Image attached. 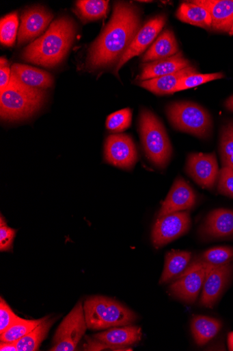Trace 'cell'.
Listing matches in <instances>:
<instances>
[{
    "label": "cell",
    "instance_id": "d4e9b609",
    "mask_svg": "<svg viewBox=\"0 0 233 351\" xmlns=\"http://www.w3.org/2000/svg\"><path fill=\"white\" fill-rule=\"evenodd\" d=\"M191 259V253L187 251L173 250L166 254L160 283L168 282L181 274L188 267Z\"/></svg>",
    "mask_w": 233,
    "mask_h": 351
},
{
    "label": "cell",
    "instance_id": "d590c367",
    "mask_svg": "<svg viewBox=\"0 0 233 351\" xmlns=\"http://www.w3.org/2000/svg\"><path fill=\"white\" fill-rule=\"evenodd\" d=\"M18 316L12 311L6 301L0 299V335L5 332L18 319Z\"/></svg>",
    "mask_w": 233,
    "mask_h": 351
},
{
    "label": "cell",
    "instance_id": "1f68e13d",
    "mask_svg": "<svg viewBox=\"0 0 233 351\" xmlns=\"http://www.w3.org/2000/svg\"><path fill=\"white\" fill-rule=\"evenodd\" d=\"M132 120V112L125 108L109 115L107 120V130L113 133L124 132L130 127Z\"/></svg>",
    "mask_w": 233,
    "mask_h": 351
},
{
    "label": "cell",
    "instance_id": "7402d4cb",
    "mask_svg": "<svg viewBox=\"0 0 233 351\" xmlns=\"http://www.w3.org/2000/svg\"><path fill=\"white\" fill-rule=\"evenodd\" d=\"M221 328L220 321L208 316L194 315L191 322L192 335L199 346H204L214 339Z\"/></svg>",
    "mask_w": 233,
    "mask_h": 351
},
{
    "label": "cell",
    "instance_id": "cb8c5ba5",
    "mask_svg": "<svg viewBox=\"0 0 233 351\" xmlns=\"http://www.w3.org/2000/svg\"><path fill=\"white\" fill-rule=\"evenodd\" d=\"M12 72L23 83L32 88L45 90L54 83L53 77L49 73L22 64H14Z\"/></svg>",
    "mask_w": 233,
    "mask_h": 351
},
{
    "label": "cell",
    "instance_id": "484cf974",
    "mask_svg": "<svg viewBox=\"0 0 233 351\" xmlns=\"http://www.w3.org/2000/svg\"><path fill=\"white\" fill-rule=\"evenodd\" d=\"M176 16L181 21L192 25L206 29L212 27V18L210 13L203 7L192 1L182 3Z\"/></svg>",
    "mask_w": 233,
    "mask_h": 351
},
{
    "label": "cell",
    "instance_id": "9c48e42d",
    "mask_svg": "<svg viewBox=\"0 0 233 351\" xmlns=\"http://www.w3.org/2000/svg\"><path fill=\"white\" fill-rule=\"evenodd\" d=\"M105 160L118 168L130 171L138 162V152L134 141L128 135L109 136L105 143Z\"/></svg>",
    "mask_w": 233,
    "mask_h": 351
},
{
    "label": "cell",
    "instance_id": "8fae6325",
    "mask_svg": "<svg viewBox=\"0 0 233 351\" xmlns=\"http://www.w3.org/2000/svg\"><path fill=\"white\" fill-rule=\"evenodd\" d=\"M205 267L206 278L200 303L204 306L213 308L231 277L233 263Z\"/></svg>",
    "mask_w": 233,
    "mask_h": 351
},
{
    "label": "cell",
    "instance_id": "d6986e66",
    "mask_svg": "<svg viewBox=\"0 0 233 351\" xmlns=\"http://www.w3.org/2000/svg\"><path fill=\"white\" fill-rule=\"evenodd\" d=\"M142 336L141 329L137 326H126L114 328L95 335L94 338L113 348L114 350H132L128 346L138 343Z\"/></svg>",
    "mask_w": 233,
    "mask_h": 351
},
{
    "label": "cell",
    "instance_id": "74e56055",
    "mask_svg": "<svg viewBox=\"0 0 233 351\" xmlns=\"http://www.w3.org/2000/svg\"><path fill=\"white\" fill-rule=\"evenodd\" d=\"M0 350L1 351H18L16 343L15 342L1 341L0 344Z\"/></svg>",
    "mask_w": 233,
    "mask_h": 351
},
{
    "label": "cell",
    "instance_id": "ffe728a7",
    "mask_svg": "<svg viewBox=\"0 0 233 351\" xmlns=\"http://www.w3.org/2000/svg\"><path fill=\"white\" fill-rule=\"evenodd\" d=\"M232 247L220 246L213 247L204 252L201 256L197 258L181 274L175 278V279L206 266H221L232 263Z\"/></svg>",
    "mask_w": 233,
    "mask_h": 351
},
{
    "label": "cell",
    "instance_id": "603a6c76",
    "mask_svg": "<svg viewBox=\"0 0 233 351\" xmlns=\"http://www.w3.org/2000/svg\"><path fill=\"white\" fill-rule=\"evenodd\" d=\"M178 52V44L174 32L165 29L146 53L143 61L153 62L174 56Z\"/></svg>",
    "mask_w": 233,
    "mask_h": 351
},
{
    "label": "cell",
    "instance_id": "f1b7e54d",
    "mask_svg": "<svg viewBox=\"0 0 233 351\" xmlns=\"http://www.w3.org/2000/svg\"><path fill=\"white\" fill-rule=\"evenodd\" d=\"M109 5V1L105 0H81L77 3V9L83 19L94 21L107 14Z\"/></svg>",
    "mask_w": 233,
    "mask_h": 351
},
{
    "label": "cell",
    "instance_id": "5b68a950",
    "mask_svg": "<svg viewBox=\"0 0 233 351\" xmlns=\"http://www.w3.org/2000/svg\"><path fill=\"white\" fill-rule=\"evenodd\" d=\"M139 131L146 156L159 169L168 166L173 149L165 128L151 111L142 110L139 119Z\"/></svg>",
    "mask_w": 233,
    "mask_h": 351
},
{
    "label": "cell",
    "instance_id": "8d00e7d4",
    "mask_svg": "<svg viewBox=\"0 0 233 351\" xmlns=\"http://www.w3.org/2000/svg\"><path fill=\"white\" fill-rule=\"evenodd\" d=\"M12 69H10L8 60L2 57L0 59V91L4 90L10 82Z\"/></svg>",
    "mask_w": 233,
    "mask_h": 351
},
{
    "label": "cell",
    "instance_id": "2e32d148",
    "mask_svg": "<svg viewBox=\"0 0 233 351\" xmlns=\"http://www.w3.org/2000/svg\"><path fill=\"white\" fill-rule=\"evenodd\" d=\"M206 267H203L176 279L170 286V291L175 297L187 303H193L204 287Z\"/></svg>",
    "mask_w": 233,
    "mask_h": 351
},
{
    "label": "cell",
    "instance_id": "ba28073f",
    "mask_svg": "<svg viewBox=\"0 0 233 351\" xmlns=\"http://www.w3.org/2000/svg\"><path fill=\"white\" fill-rule=\"evenodd\" d=\"M191 227L188 212H177L157 219L152 232L154 245L161 247L185 234Z\"/></svg>",
    "mask_w": 233,
    "mask_h": 351
},
{
    "label": "cell",
    "instance_id": "8992f818",
    "mask_svg": "<svg viewBox=\"0 0 233 351\" xmlns=\"http://www.w3.org/2000/svg\"><path fill=\"white\" fill-rule=\"evenodd\" d=\"M166 113L178 131L200 138H207L212 133V117L201 106L190 102L174 103L167 107Z\"/></svg>",
    "mask_w": 233,
    "mask_h": 351
},
{
    "label": "cell",
    "instance_id": "4316f807",
    "mask_svg": "<svg viewBox=\"0 0 233 351\" xmlns=\"http://www.w3.org/2000/svg\"><path fill=\"white\" fill-rule=\"evenodd\" d=\"M54 322L55 318L49 319L47 317L37 328L16 343L18 351L38 350Z\"/></svg>",
    "mask_w": 233,
    "mask_h": 351
},
{
    "label": "cell",
    "instance_id": "7a4b0ae2",
    "mask_svg": "<svg viewBox=\"0 0 233 351\" xmlns=\"http://www.w3.org/2000/svg\"><path fill=\"white\" fill-rule=\"evenodd\" d=\"M75 34V25L71 19L58 18L51 23L44 36L24 49L22 58L43 67H55L68 54Z\"/></svg>",
    "mask_w": 233,
    "mask_h": 351
},
{
    "label": "cell",
    "instance_id": "f35d334b",
    "mask_svg": "<svg viewBox=\"0 0 233 351\" xmlns=\"http://www.w3.org/2000/svg\"><path fill=\"white\" fill-rule=\"evenodd\" d=\"M225 108L230 111L233 112V95L230 97L225 103Z\"/></svg>",
    "mask_w": 233,
    "mask_h": 351
},
{
    "label": "cell",
    "instance_id": "d6a6232c",
    "mask_svg": "<svg viewBox=\"0 0 233 351\" xmlns=\"http://www.w3.org/2000/svg\"><path fill=\"white\" fill-rule=\"evenodd\" d=\"M224 77L222 73L213 74H195L182 78L178 84L176 92L192 88L208 82Z\"/></svg>",
    "mask_w": 233,
    "mask_h": 351
},
{
    "label": "cell",
    "instance_id": "4dcf8cb0",
    "mask_svg": "<svg viewBox=\"0 0 233 351\" xmlns=\"http://www.w3.org/2000/svg\"><path fill=\"white\" fill-rule=\"evenodd\" d=\"M18 27L17 13L7 15L0 21V41L6 47H12L16 41Z\"/></svg>",
    "mask_w": 233,
    "mask_h": 351
},
{
    "label": "cell",
    "instance_id": "60d3db41",
    "mask_svg": "<svg viewBox=\"0 0 233 351\" xmlns=\"http://www.w3.org/2000/svg\"><path fill=\"white\" fill-rule=\"evenodd\" d=\"M229 34H230V36H233V25L229 31Z\"/></svg>",
    "mask_w": 233,
    "mask_h": 351
},
{
    "label": "cell",
    "instance_id": "3957f363",
    "mask_svg": "<svg viewBox=\"0 0 233 351\" xmlns=\"http://www.w3.org/2000/svg\"><path fill=\"white\" fill-rule=\"evenodd\" d=\"M45 99V90L25 84L12 72L9 85L0 94V114L9 121L28 118L40 109Z\"/></svg>",
    "mask_w": 233,
    "mask_h": 351
},
{
    "label": "cell",
    "instance_id": "5bb4252c",
    "mask_svg": "<svg viewBox=\"0 0 233 351\" xmlns=\"http://www.w3.org/2000/svg\"><path fill=\"white\" fill-rule=\"evenodd\" d=\"M53 18V15L43 8H32L25 11L18 30V45H23L40 36Z\"/></svg>",
    "mask_w": 233,
    "mask_h": 351
},
{
    "label": "cell",
    "instance_id": "ac0fdd59",
    "mask_svg": "<svg viewBox=\"0 0 233 351\" xmlns=\"http://www.w3.org/2000/svg\"><path fill=\"white\" fill-rule=\"evenodd\" d=\"M189 66V61L178 52L174 56L145 64L138 80L142 82L174 74Z\"/></svg>",
    "mask_w": 233,
    "mask_h": 351
},
{
    "label": "cell",
    "instance_id": "836d02e7",
    "mask_svg": "<svg viewBox=\"0 0 233 351\" xmlns=\"http://www.w3.org/2000/svg\"><path fill=\"white\" fill-rule=\"evenodd\" d=\"M218 193L233 199V171L227 167L220 170L217 181Z\"/></svg>",
    "mask_w": 233,
    "mask_h": 351
},
{
    "label": "cell",
    "instance_id": "52a82bcc",
    "mask_svg": "<svg viewBox=\"0 0 233 351\" xmlns=\"http://www.w3.org/2000/svg\"><path fill=\"white\" fill-rule=\"evenodd\" d=\"M87 328L84 307L79 302L59 325L50 350H75Z\"/></svg>",
    "mask_w": 233,
    "mask_h": 351
},
{
    "label": "cell",
    "instance_id": "44dd1931",
    "mask_svg": "<svg viewBox=\"0 0 233 351\" xmlns=\"http://www.w3.org/2000/svg\"><path fill=\"white\" fill-rule=\"evenodd\" d=\"M197 70L189 66L176 73L139 82V86L156 95H167L176 92L180 81L186 77L197 74Z\"/></svg>",
    "mask_w": 233,
    "mask_h": 351
},
{
    "label": "cell",
    "instance_id": "e575fe53",
    "mask_svg": "<svg viewBox=\"0 0 233 351\" xmlns=\"http://www.w3.org/2000/svg\"><path fill=\"white\" fill-rule=\"evenodd\" d=\"M16 230L8 226L7 222L1 215L0 218V250L12 251Z\"/></svg>",
    "mask_w": 233,
    "mask_h": 351
},
{
    "label": "cell",
    "instance_id": "4fadbf2b",
    "mask_svg": "<svg viewBox=\"0 0 233 351\" xmlns=\"http://www.w3.org/2000/svg\"><path fill=\"white\" fill-rule=\"evenodd\" d=\"M195 202L194 191L184 179L179 177L174 182L167 197L163 202L158 218L190 210L195 206Z\"/></svg>",
    "mask_w": 233,
    "mask_h": 351
},
{
    "label": "cell",
    "instance_id": "277c9868",
    "mask_svg": "<svg viewBox=\"0 0 233 351\" xmlns=\"http://www.w3.org/2000/svg\"><path fill=\"white\" fill-rule=\"evenodd\" d=\"M83 307L87 328L93 330L129 326L137 320L134 311L105 297L87 299Z\"/></svg>",
    "mask_w": 233,
    "mask_h": 351
},
{
    "label": "cell",
    "instance_id": "9a60e30c",
    "mask_svg": "<svg viewBox=\"0 0 233 351\" xmlns=\"http://www.w3.org/2000/svg\"><path fill=\"white\" fill-rule=\"evenodd\" d=\"M202 236L208 239H223L233 236V210L216 209L206 217L200 230Z\"/></svg>",
    "mask_w": 233,
    "mask_h": 351
},
{
    "label": "cell",
    "instance_id": "ab89813d",
    "mask_svg": "<svg viewBox=\"0 0 233 351\" xmlns=\"http://www.w3.org/2000/svg\"><path fill=\"white\" fill-rule=\"evenodd\" d=\"M228 346L230 351H233V332H231L228 335Z\"/></svg>",
    "mask_w": 233,
    "mask_h": 351
},
{
    "label": "cell",
    "instance_id": "7c38bea8",
    "mask_svg": "<svg viewBox=\"0 0 233 351\" xmlns=\"http://www.w3.org/2000/svg\"><path fill=\"white\" fill-rule=\"evenodd\" d=\"M165 15H159L148 21L140 28L135 39L118 61L115 68L116 74L126 62L141 55L154 42L165 25Z\"/></svg>",
    "mask_w": 233,
    "mask_h": 351
},
{
    "label": "cell",
    "instance_id": "30bf717a",
    "mask_svg": "<svg viewBox=\"0 0 233 351\" xmlns=\"http://www.w3.org/2000/svg\"><path fill=\"white\" fill-rule=\"evenodd\" d=\"M186 172L199 186L213 189L220 172L215 154H191L187 158Z\"/></svg>",
    "mask_w": 233,
    "mask_h": 351
},
{
    "label": "cell",
    "instance_id": "e0dca14e",
    "mask_svg": "<svg viewBox=\"0 0 233 351\" xmlns=\"http://www.w3.org/2000/svg\"><path fill=\"white\" fill-rule=\"evenodd\" d=\"M192 3L210 13L214 30L229 33L233 25V0H195Z\"/></svg>",
    "mask_w": 233,
    "mask_h": 351
},
{
    "label": "cell",
    "instance_id": "6da1fadb",
    "mask_svg": "<svg viewBox=\"0 0 233 351\" xmlns=\"http://www.w3.org/2000/svg\"><path fill=\"white\" fill-rule=\"evenodd\" d=\"M140 28L141 14L138 8L124 2L115 3L111 21L89 50L87 69L108 68L119 61Z\"/></svg>",
    "mask_w": 233,
    "mask_h": 351
},
{
    "label": "cell",
    "instance_id": "f546056e",
    "mask_svg": "<svg viewBox=\"0 0 233 351\" xmlns=\"http://www.w3.org/2000/svg\"><path fill=\"white\" fill-rule=\"evenodd\" d=\"M219 152L223 167L233 171V122H229L221 130Z\"/></svg>",
    "mask_w": 233,
    "mask_h": 351
},
{
    "label": "cell",
    "instance_id": "83f0119b",
    "mask_svg": "<svg viewBox=\"0 0 233 351\" xmlns=\"http://www.w3.org/2000/svg\"><path fill=\"white\" fill-rule=\"evenodd\" d=\"M46 317L39 319V320H25L18 317L10 328L0 335V340L4 342L16 343L41 324Z\"/></svg>",
    "mask_w": 233,
    "mask_h": 351
}]
</instances>
